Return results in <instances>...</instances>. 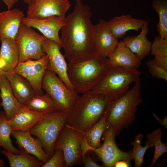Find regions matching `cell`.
Masks as SVG:
<instances>
[{
	"label": "cell",
	"instance_id": "34",
	"mask_svg": "<svg viewBox=\"0 0 167 167\" xmlns=\"http://www.w3.org/2000/svg\"><path fill=\"white\" fill-rule=\"evenodd\" d=\"M147 67L152 76L159 79H163L167 81V71L157 66L154 58L149 59L146 63Z\"/></svg>",
	"mask_w": 167,
	"mask_h": 167
},
{
	"label": "cell",
	"instance_id": "27",
	"mask_svg": "<svg viewBox=\"0 0 167 167\" xmlns=\"http://www.w3.org/2000/svg\"><path fill=\"white\" fill-rule=\"evenodd\" d=\"M108 114L107 108L99 120L85 134L88 143L95 148L100 147L101 144V139L107 127L106 120Z\"/></svg>",
	"mask_w": 167,
	"mask_h": 167
},
{
	"label": "cell",
	"instance_id": "39",
	"mask_svg": "<svg viewBox=\"0 0 167 167\" xmlns=\"http://www.w3.org/2000/svg\"><path fill=\"white\" fill-rule=\"evenodd\" d=\"M130 163L124 160H120L115 164L114 167H128L130 166Z\"/></svg>",
	"mask_w": 167,
	"mask_h": 167
},
{
	"label": "cell",
	"instance_id": "24",
	"mask_svg": "<svg viewBox=\"0 0 167 167\" xmlns=\"http://www.w3.org/2000/svg\"><path fill=\"white\" fill-rule=\"evenodd\" d=\"M0 96L2 106L7 119H11L16 113L21 104L14 95L10 83L7 79L3 75L0 76Z\"/></svg>",
	"mask_w": 167,
	"mask_h": 167
},
{
	"label": "cell",
	"instance_id": "22",
	"mask_svg": "<svg viewBox=\"0 0 167 167\" xmlns=\"http://www.w3.org/2000/svg\"><path fill=\"white\" fill-rule=\"evenodd\" d=\"M43 114L34 111L22 105L16 113L9 120L11 130L22 131H29Z\"/></svg>",
	"mask_w": 167,
	"mask_h": 167
},
{
	"label": "cell",
	"instance_id": "2",
	"mask_svg": "<svg viewBox=\"0 0 167 167\" xmlns=\"http://www.w3.org/2000/svg\"><path fill=\"white\" fill-rule=\"evenodd\" d=\"M109 66L107 57L96 54L85 60L69 62L68 77L78 94L91 92L102 80Z\"/></svg>",
	"mask_w": 167,
	"mask_h": 167
},
{
	"label": "cell",
	"instance_id": "23",
	"mask_svg": "<svg viewBox=\"0 0 167 167\" xmlns=\"http://www.w3.org/2000/svg\"><path fill=\"white\" fill-rule=\"evenodd\" d=\"M0 67L4 72L14 71L19 62V51L15 39L0 41Z\"/></svg>",
	"mask_w": 167,
	"mask_h": 167
},
{
	"label": "cell",
	"instance_id": "43",
	"mask_svg": "<svg viewBox=\"0 0 167 167\" xmlns=\"http://www.w3.org/2000/svg\"><path fill=\"white\" fill-rule=\"evenodd\" d=\"M31 0H23L24 2L25 3L28 4L30 2Z\"/></svg>",
	"mask_w": 167,
	"mask_h": 167
},
{
	"label": "cell",
	"instance_id": "18",
	"mask_svg": "<svg viewBox=\"0 0 167 167\" xmlns=\"http://www.w3.org/2000/svg\"><path fill=\"white\" fill-rule=\"evenodd\" d=\"M24 15L18 9L0 12V41L5 38L15 39Z\"/></svg>",
	"mask_w": 167,
	"mask_h": 167
},
{
	"label": "cell",
	"instance_id": "17",
	"mask_svg": "<svg viewBox=\"0 0 167 167\" xmlns=\"http://www.w3.org/2000/svg\"><path fill=\"white\" fill-rule=\"evenodd\" d=\"M11 135L15 139V143L29 154L35 156L44 164L50 157L43 149L40 141L33 137L29 132L12 131Z\"/></svg>",
	"mask_w": 167,
	"mask_h": 167
},
{
	"label": "cell",
	"instance_id": "35",
	"mask_svg": "<svg viewBox=\"0 0 167 167\" xmlns=\"http://www.w3.org/2000/svg\"><path fill=\"white\" fill-rule=\"evenodd\" d=\"M80 149L82 159L84 158L87 152L91 151L93 152L95 149L88 143L84 134L82 136L80 140Z\"/></svg>",
	"mask_w": 167,
	"mask_h": 167
},
{
	"label": "cell",
	"instance_id": "44",
	"mask_svg": "<svg viewBox=\"0 0 167 167\" xmlns=\"http://www.w3.org/2000/svg\"><path fill=\"white\" fill-rule=\"evenodd\" d=\"M0 98H1V96H0Z\"/></svg>",
	"mask_w": 167,
	"mask_h": 167
},
{
	"label": "cell",
	"instance_id": "31",
	"mask_svg": "<svg viewBox=\"0 0 167 167\" xmlns=\"http://www.w3.org/2000/svg\"><path fill=\"white\" fill-rule=\"evenodd\" d=\"M143 136L142 133H139L135 135L134 141H131L130 144L133 146L132 149V158L135 161V167H141L143 163L145 161L144 156L146 150L153 146L148 140L145 142V146L141 145V142Z\"/></svg>",
	"mask_w": 167,
	"mask_h": 167
},
{
	"label": "cell",
	"instance_id": "1",
	"mask_svg": "<svg viewBox=\"0 0 167 167\" xmlns=\"http://www.w3.org/2000/svg\"><path fill=\"white\" fill-rule=\"evenodd\" d=\"M92 15L89 6L82 0H75L73 11L65 18L60 39L64 56L69 62L85 60L96 55Z\"/></svg>",
	"mask_w": 167,
	"mask_h": 167
},
{
	"label": "cell",
	"instance_id": "19",
	"mask_svg": "<svg viewBox=\"0 0 167 167\" xmlns=\"http://www.w3.org/2000/svg\"><path fill=\"white\" fill-rule=\"evenodd\" d=\"M146 20L133 18L131 15H122L115 16L107 21L109 29L112 34L117 38H122L131 30L136 31L141 29Z\"/></svg>",
	"mask_w": 167,
	"mask_h": 167
},
{
	"label": "cell",
	"instance_id": "5",
	"mask_svg": "<svg viewBox=\"0 0 167 167\" xmlns=\"http://www.w3.org/2000/svg\"><path fill=\"white\" fill-rule=\"evenodd\" d=\"M138 70H131L110 66L104 78L91 92L104 96L107 104L117 100L129 90L130 84L140 78Z\"/></svg>",
	"mask_w": 167,
	"mask_h": 167
},
{
	"label": "cell",
	"instance_id": "12",
	"mask_svg": "<svg viewBox=\"0 0 167 167\" xmlns=\"http://www.w3.org/2000/svg\"><path fill=\"white\" fill-rule=\"evenodd\" d=\"M70 6L68 0H32L28 4L26 17L41 19L55 15L65 18Z\"/></svg>",
	"mask_w": 167,
	"mask_h": 167
},
{
	"label": "cell",
	"instance_id": "21",
	"mask_svg": "<svg viewBox=\"0 0 167 167\" xmlns=\"http://www.w3.org/2000/svg\"><path fill=\"white\" fill-rule=\"evenodd\" d=\"M149 20H146L140 33L137 36H127L123 38L122 41L134 53L142 60L150 53L152 42L147 37L148 34Z\"/></svg>",
	"mask_w": 167,
	"mask_h": 167
},
{
	"label": "cell",
	"instance_id": "9",
	"mask_svg": "<svg viewBox=\"0 0 167 167\" xmlns=\"http://www.w3.org/2000/svg\"><path fill=\"white\" fill-rule=\"evenodd\" d=\"M84 134L66 124L60 133L55 142L54 150L61 149L63 152L65 167L76 165L81 156L80 142Z\"/></svg>",
	"mask_w": 167,
	"mask_h": 167
},
{
	"label": "cell",
	"instance_id": "14",
	"mask_svg": "<svg viewBox=\"0 0 167 167\" xmlns=\"http://www.w3.org/2000/svg\"><path fill=\"white\" fill-rule=\"evenodd\" d=\"M65 18L54 15L41 19H33L24 17L22 23L36 28L47 39L57 43L62 48L59 32L65 24Z\"/></svg>",
	"mask_w": 167,
	"mask_h": 167
},
{
	"label": "cell",
	"instance_id": "38",
	"mask_svg": "<svg viewBox=\"0 0 167 167\" xmlns=\"http://www.w3.org/2000/svg\"><path fill=\"white\" fill-rule=\"evenodd\" d=\"M152 113L155 118L157 120L158 122L162 126H164L165 129L167 127V116L165 117L164 118L161 119L158 117L154 113L152 112Z\"/></svg>",
	"mask_w": 167,
	"mask_h": 167
},
{
	"label": "cell",
	"instance_id": "42",
	"mask_svg": "<svg viewBox=\"0 0 167 167\" xmlns=\"http://www.w3.org/2000/svg\"><path fill=\"white\" fill-rule=\"evenodd\" d=\"M5 72L0 67V76L4 75Z\"/></svg>",
	"mask_w": 167,
	"mask_h": 167
},
{
	"label": "cell",
	"instance_id": "26",
	"mask_svg": "<svg viewBox=\"0 0 167 167\" xmlns=\"http://www.w3.org/2000/svg\"><path fill=\"white\" fill-rule=\"evenodd\" d=\"M24 105L34 111L43 114L60 110L47 93L41 95L35 94Z\"/></svg>",
	"mask_w": 167,
	"mask_h": 167
},
{
	"label": "cell",
	"instance_id": "41",
	"mask_svg": "<svg viewBox=\"0 0 167 167\" xmlns=\"http://www.w3.org/2000/svg\"><path fill=\"white\" fill-rule=\"evenodd\" d=\"M5 165L4 161L0 158V167H3Z\"/></svg>",
	"mask_w": 167,
	"mask_h": 167
},
{
	"label": "cell",
	"instance_id": "36",
	"mask_svg": "<svg viewBox=\"0 0 167 167\" xmlns=\"http://www.w3.org/2000/svg\"><path fill=\"white\" fill-rule=\"evenodd\" d=\"M89 151L86 152L84 157L82 159L84 166V167H103L102 165L98 164L93 160L89 154Z\"/></svg>",
	"mask_w": 167,
	"mask_h": 167
},
{
	"label": "cell",
	"instance_id": "10",
	"mask_svg": "<svg viewBox=\"0 0 167 167\" xmlns=\"http://www.w3.org/2000/svg\"><path fill=\"white\" fill-rule=\"evenodd\" d=\"M104 142L93 152L98 159L102 162L103 167H113L117 161L124 160L130 163L132 150L128 152L120 149L115 140L114 131L111 127H107L103 135Z\"/></svg>",
	"mask_w": 167,
	"mask_h": 167
},
{
	"label": "cell",
	"instance_id": "32",
	"mask_svg": "<svg viewBox=\"0 0 167 167\" xmlns=\"http://www.w3.org/2000/svg\"><path fill=\"white\" fill-rule=\"evenodd\" d=\"M155 57H167V38H162L159 35L156 36L152 43L150 53Z\"/></svg>",
	"mask_w": 167,
	"mask_h": 167
},
{
	"label": "cell",
	"instance_id": "29",
	"mask_svg": "<svg viewBox=\"0 0 167 167\" xmlns=\"http://www.w3.org/2000/svg\"><path fill=\"white\" fill-rule=\"evenodd\" d=\"M152 4L159 16L157 31L162 38H167V0H152Z\"/></svg>",
	"mask_w": 167,
	"mask_h": 167
},
{
	"label": "cell",
	"instance_id": "11",
	"mask_svg": "<svg viewBox=\"0 0 167 167\" xmlns=\"http://www.w3.org/2000/svg\"><path fill=\"white\" fill-rule=\"evenodd\" d=\"M49 60L45 54L36 60L19 62L14 70L25 78L31 85L35 94H44L41 87L43 76L47 69Z\"/></svg>",
	"mask_w": 167,
	"mask_h": 167
},
{
	"label": "cell",
	"instance_id": "15",
	"mask_svg": "<svg viewBox=\"0 0 167 167\" xmlns=\"http://www.w3.org/2000/svg\"><path fill=\"white\" fill-rule=\"evenodd\" d=\"M94 46L96 54L106 57L117 47L119 41L110 31L107 21L100 19L95 25Z\"/></svg>",
	"mask_w": 167,
	"mask_h": 167
},
{
	"label": "cell",
	"instance_id": "4",
	"mask_svg": "<svg viewBox=\"0 0 167 167\" xmlns=\"http://www.w3.org/2000/svg\"><path fill=\"white\" fill-rule=\"evenodd\" d=\"M81 94L69 112L66 125L84 134L102 116L108 102L104 96L91 92Z\"/></svg>",
	"mask_w": 167,
	"mask_h": 167
},
{
	"label": "cell",
	"instance_id": "33",
	"mask_svg": "<svg viewBox=\"0 0 167 167\" xmlns=\"http://www.w3.org/2000/svg\"><path fill=\"white\" fill-rule=\"evenodd\" d=\"M65 163L63 152L58 149L55 150L53 154L42 167H63Z\"/></svg>",
	"mask_w": 167,
	"mask_h": 167
},
{
	"label": "cell",
	"instance_id": "3",
	"mask_svg": "<svg viewBox=\"0 0 167 167\" xmlns=\"http://www.w3.org/2000/svg\"><path fill=\"white\" fill-rule=\"evenodd\" d=\"M134 83L131 88L125 94L107 104V126L113 128L116 136H118L123 129L127 128L134 122L137 106L142 102L140 78Z\"/></svg>",
	"mask_w": 167,
	"mask_h": 167
},
{
	"label": "cell",
	"instance_id": "6",
	"mask_svg": "<svg viewBox=\"0 0 167 167\" xmlns=\"http://www.w3.org/2000/svg\"><path fill=\"white\" fill-rule=\"evenodd\" d=\"M69 112L58 110L43 114L29 131L41 142L45 152L51 157L61 131L66 123Z\"/></svg>",
	"mask_w": 167,
	"mask_h": 167
},
{
	"label": "cell",
	"instance_id": "25",
	"mask_svg": "<svg viewBox=\"0 0 167 167\" xmlns=\"http://www.w3.org/2000/svg\"><path fill=\"white\" fill-rule=\"evenodd\" d=\"M19 154H16L0 150V152L8 159L10 167H40L44 163L35 156L26 152L22 148H19Z\"/></svg>",
	"mask_w": 167,
	"mask_h": 167
},
{
	"label": "cell",
	"instance_id": "30",
	"mask_svg": "<svg viewBox=\"0 0 167 167\" xmlns=\"http://www.w3.org/2000/svg\"><path fill=\"white\" fill-rule=\"evenodd\" d=\"M163 134L161 129L159 128L146 135L147 140L154 147L153 157L149 167H153L158 159L167 152V143H164L161 140Z\"/></svg>",
	"mask_w": 167,
	"mask_h": 167
},
{
	"label": "cell",
	"instance_id": "8",
	"mask_svg": "<svg viewBox=\"0 0 167 167\" xmlns=\"http://www.w3.org/2000/svg\"><path fill=\"white\" fill-rule=\"evenodd\" d=\"M46 38L22 23L15 38L19 51V62L38 59L45 55L42 43Z\"/></svg>",
	"mask_w": 167,
	"mask_h": 167
},
{
	"label": "cell",
	"instance_id": "20",
	"mask_svg": "<svg viewBox=\"0 0 167 167\" xmlns=\"http://www.w3.org/2000/svg\"><path fill=\"white\" fill-rule=\"evenodd\" d=\"M13 94L22 105L31 99L35 94L29 82L24 77L14 71L5 72Z\"/></svg>",
	"mask_w": 167,
	"mask_h": 167
},
{
	"label": "cell",
	"instance_id": "37",
	"mask_svg": "<svg viewBox=\"0 0 167 167\" xmlns=\"http://www.w3.org/2000/svg\"><path fill=\"white\" fill-rule=\"evenodd\" d=\"M154 59L157 66L167 71V57H155Z\"/></svg>",
	"mask_w": 167,
	"mask_h": 167
},
{
	"label": "cell",
	"instance_id": "40",
	"mask_svg": "<svg viewBox=\"0 0 167 167\" xmlns=\"http://www.w3.org/2000/svg\"><path fill=\"white\" fill-rule=\"evenodd\" d=\"M6 5L8 9H11L19 0H1Z\"/></svg>",
	"mask_w": 167,
	"mask_h": 167
},
{
	"label": "cell",
	"instance_id": "13",
	"mask_svg": "<svg viewBox=\"0 0 167 167\" xmlns=\"http://www.w3.org/2000/svg\"><path fill=\"white\" fill-rule=\"evenodd\" d=\"M42 46L48 58L47 68L56 74L69 89L75 91L68 77V63L60 52L59 45L54 41L46 38L43 42Z\"/></svg>",
	"mask_w": 167,
	"mask_h": 167
},
{
	"label": "cell",
	"instance_id": "16",
	"mask_svg": "<svg viewBox=\"0 0 167 167\" xmlns=\"http://www.w3.org/2000/svg\"><path fill=\"white\" fill-rule=\"evenodd\" d=\"M106 57L110 65L114 66L138 70L141 64V60L126 46L122 40L119 41L115 49Z\"/></svg>",
	"mask_w": 167,
	"mask_h": 167
},
{
	"label": "cell",
	"instance_id": "28",
	"mask_svg": "<svg viewBox=\"0 0 167 167\" xmlns=\"http://www.w3.org/2000/svg\"><path fill=\"white\" fill-rule=\"evenodd\" d=\"M12 131L9 120L6 118L4 111H0V147L6 151L18 154L19 149L13 145L10 138Z\"/></svg>",
	"mask_w": 167,
	"mask_h": 167
},
{
	"label": "cell",
	"instance_id": "7",
	"mask_svg": "<svg viewBox=\"0 0 167 167\" xmlns=\"http://www.w3.org/2000/svg\"><path fill=\"white\" fill-rule=\"evenodd\" d=\"M41 87L62 110L69 112L79 96L78 93L69 89L56 74L48 68Z\"/></svg>",
	"mask_w": 167,
	"mask_h": 167
}]
</instances>
